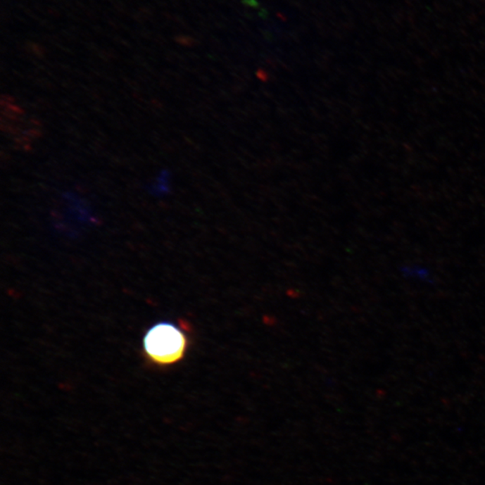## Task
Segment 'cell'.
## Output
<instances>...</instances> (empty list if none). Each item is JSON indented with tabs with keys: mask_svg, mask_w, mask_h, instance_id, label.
Here are the masks:
<instances>
[{
	"mask_svg": "<svg viewBox=\"0 0 485 485\" xmlns=\"http://www.w3.org/2000/svg\"><path fill=\"white\" fill-rule=\"evenodd\" d=\"M189 345L190 335L187 324L158 322L143 336V356L151 365L165 369L184 359Z\"/></svg>",
	"mask_w": 485,
	"mask_h": 485,
	"instance_id": "1",
	"label": "cell"
},
{
	"mask_svg": "<svg viewBox=\"0 0 485 485\" xmlns=\"http://www.w3.org/2000/svg\"><path fill=\"white\" fill-rule=\"evenodd\" d=\"M407 275L412 277V278L422 279V281H427L429 278V272L428 270L419 268L418 266L409 267L408 270H405Z\"/></svg>",
	"mask_w": 485,
	"mask_h": 485,
	"instance_id": "2",
	"label": "cell"
},
{
	"mask_svg": "<svg viewBox=\"0 0 485 485\" xmlns=\"http://www.w3.org/2000/svg\"><path fill=\"white\" fill-rule=\"evenodd\" d=\"M243 3L246 5L252 6V8H258L259 3L256 1V0H243Z\"/></svg>",
	"mask_w": 485,
	"mask_h": 485,
	"instance_id": "3",
	"label": "cell"
}]
</instances>
